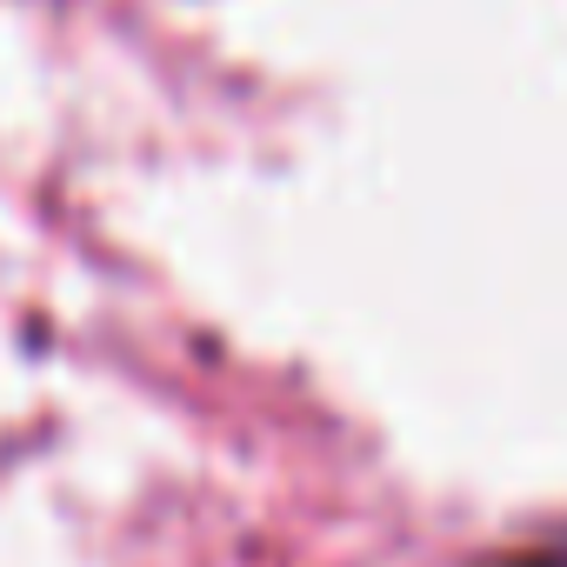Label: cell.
I'll return each mask as SVG.
<instances>
[{
    "mask_svg": "<svg viewBox=\"0 0 567 567\" xmlns=\"http://www.w3.org/2000/svg\"><path fill=\"white\" fill-rule=\"evenodd\" d=\"M527 567H567V540H554V547H547V554H534Z\"/></svg>",
    "mask_w": 567,
    "mask_h": 567,
    "instance_id": "cell-1",
    "label": "cell"
}]
</instances>
